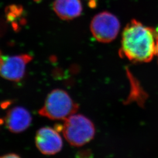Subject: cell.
Wrapping results in <instances>:
<instances>
[{
	"label": "cell",
	"instance_id": "1",
	"mask_svg": "<svg viewBox=\"0 0 158 158\" xmlns=\"http://www.w3.org/2000/svg\"><path fill=\"white\" fill-rule=\"evenodd\" d=\"M158 37L153 28L132 19L123 30L119 55L132 62H149L156 55Z\"/></svg>",
	"mask_w": 158,
	"mask_h": 158
},
{
	"label": "cell",
	"instance_id": "2",
	"mask_svg": "<svg viewBox=\"0 0 158 158\" xmlns=\"http://www.w3.org/2000/svg\"><path fill=\"white\" fill-rule=\"evenodd\" d=\"M79 105L66 91L55 89L47 96L39 114L52 120H65L77 113Z\"/></svg>",
	"mask_w": 158,
	"mask_h": 158
},
{
	"label": "cell",
	"instance_id": "3",
	"mask_svg": "<svg viewBox=\"0 0 158 158\" xmlns=\"http://www.w3.org/2000/svg\"><path fill=\"white\" fill-rule=\"evenodd\" d=\"M63 134L68 143L73 147H81L93 139L95 127L85 115L73 114L66 119L62 127Z\"/></svg>",
	"mask_w": 158,
	"mask_h": 158
},
{
	"label": "cell",
	"instance_id": "4",
	"mask_svg": "<svg viewBox=\"0 0 158 158\" xmlns=\"http://www.w3.org/2000/svg\"><path fill=\"white\" fill-rule=\"evenodd\" d=\"M120 29L118 19L113 14L102 12L93 17L90 31L93 37L102 43H110L116 38Z\"/></svg>",
	"mask_w": 158,
	"mask_h": 158
},
{
	"label": "cell",
	"instance_id": "5",
	"mask_svg": "<svg viewBox=\"0 0 158 158\" xmlns=\"http://www.w3.org/2000/svg\"><path fill=\"white\" fill-rule=\"evenodd\" d=\"M32 60L29 54L8 56L0 55V76L18 82L23 78L27 64Z\"/></svg>",
	"mask_w": 158,
	"mask_h": 158
},
{
	"label": "cell",
	"instance_id": "6",
	"mask_svg": "<svg viewBox=\"0 0 158 158\" xmlns=\"http://www.w3.org/2000/svg\"><path fill=\"white\" fill-rule=\"evenodd\" d=\"M35 144L42 153L53 155L61 151L63 141L56 129L45 127L37 131L35 136Z\"/></svg>",
	"mask_w": 158,
	"mask_h": 158
},
{
	"label": "cell",
	"instance_id": "7",
	"mask_svg": "<svg viewBox=\"0 0 158 158\" xmlns=\"http://www.w3.org/2000/svg\"><path fill=\"white\" fill-rule=\"evenodd\" d=\"M31 113L23 107H14L6 114L4 122L7 129L12 133L19 134L28 129L32 123Z\"/></svg>",
	"mask_w": 158,
	"mask_h": 158
},
{
	"label": "cell",
	"instance_id": "8",
	"mask_svg": "<svg viewBox=\"0 0 158 158\" xmlns=\"http://www.w3.org/2000/svg\"><path fill=\"white\" fill-rule=\"evenodd\" d=\"M53 9L63 20H72L79 17L83 11L81 0H55Z\"/></svg>",
	"mask_w": 158,
	"mask_h": 158
},
{
	"label": "cell",
	"instance_id": "9",
	"mask_svg": "<svg viewBox=\"0 0 158 158\" xmlns=\"http://www.w3.org/2000/svg\"><path fill=\"white\" fill-rule=\"evenodd\" d=\"M0 158H21L19 155L15 153H8L2 156H1Z\"/></svg>",
	"mask_w": 158,
	"mask_h": 158
},
{
	"label": "cell",
	"instance_id": "10",
	"mask_svg": "<svg viewBox=\"0 0 158 158\" xmlns=\"http://www.w3.org/2000/svg\"><path fill=\"white\" fill-rule=\"evenodd\" d=\"M91 2L90 4H91V7H93V6H94L96 5V2H95V1L94 0H90Z\"/></svg>",
	"mask_w": 158,
	"mask_h": 158
},
{
	"label": "cell",
	"instance_id": "11",
	"mask_svg": "<svg viewBox=\"0 0 158 158\" xmlns=\"http://www.w3.org/2000/svg\"><path fill=\"white\" fill-rule=\"evenodd\" d=\"M156 55L158 57V37L156 40Z\"/></svg>",
	"mask_w": 158,
	"mask_h": 158
}]
</instances>
